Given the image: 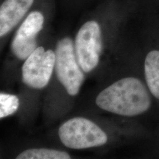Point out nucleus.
Listing matches in <instances>:
<instances>
[{"mask_svg": "<svg viewBox=\"0 0 159 159\" xmlns=\"http://www.w3.org/2000/svg\"><path fill=\"white\" fill-rule=\"evenodd\" d=\"M153 99L144 78L130 75L103 89L97 95L96 104L99 108L112 114L135 117L150 111Z\"/></svg>", "mask_w": 159, "mask_h": 159, "instance_id": "obj_1", "label": "nucleus"}, {"mask_svg": "<svg viewBox=\"0 0 159 159\" xmlns=\"http://www.w3.org/2000/svg\"><path fill=\"white\" fill-rule=\"evenodd\" d=\"M58 136L64 146L73 150L97 148L105 144L108 136L94 122L83 117H74L63 122Z\"/></svg>", "mask_w": 159, "mask_h": 159, "instance_id": "obj_2", "label": "nucleus"}, {"mask_svg": "<svg viewBox=\"0 0 159 159\" xmlns=\"http://www.w3.org/2000/svg\"><path fill=\"white\" fill-rule=\"evenodd\" d=\"M55 68L57 79L66 92L70 96H76L80 90L85 75L77 60L71 38L65 37L57 41Z\"/></svg>", "mask_w": 159, "mask_h": 159, "instance_id": "obj_3", "label": "nucleus"}, {"mask_svg": "<svg viewBox=\"0 0 159 159\" xmlns=\"http://www.w3.org/2000/svg\"><path fill=\"white\" fill-rule=\"evenodd\" d=\"M74 47L83 71L89 73L96 69L102 51V29L96 20H89L81 26L75 37Z\"/></svg>", "mask_w": 159, "mask_h": 159, "instance_id": "obj_4", "label": "nucleus"}, {"mask_svg": "<svg viewBox=\"0 0 159 159\" xmlns=\"http://www.w3.org/2000/svg\"><path fill=\"white\" fill-rule=\"evenodd\" d=\"M55 66V52L39 47L25 60L21 68L23 82L33 89H41L49 83Z\"/></svg>", "mask_w": 159, "mask_h": 159, "instance_id": "obj_5", "label": "nucleus"}, {"mask_svg": "<svg viewBox=\"0 0 159 159\" xmlns=\"http://www.w3.org/2000/svg\"><path fill=\"white\" fill-rule=\"evenodd\" d=\"M45 17L41 11L30 12L16 32L11 43L13 53L19 60H26L37 48V36L42 30Z\"/></svg>", "mask_w": 159, "mask_h": 159, "instance_id": "obj_6", "label": "nucleus"}, {"mask_svg": "<svg viewBox=\"0 0 159 159\" xmlns=\"http://www.w3.org/2000/svg\"><path fill=\"white\" fill-rule=\"evenodd\" d=\"M35 0H4L0 6V36L3 37L22 21Z\"/></svg>", "mask_w": 159, "mask_h": 159, "instance_id": "obj_7", "label": "nucleus"}, {"mask_svg": "<svg viewBox=\"0 0 159 159\" xmlns=\"http://www.w3.org/2000/svg\"><path fill=\"white\" fill-rule=\"evenodd\" d=\"M145 52L143 60V76L149 90L159 102V41Z\"/></svg>", "mask_w": 159, "mask_h": 159, "instance_id": "obj_8", "label": "nucleus"}, {"mask_svg": "<svg viewBox=\"0 0 159 159\" xmlns=\"http://www.w3.org/2000/svg\"><path fill=\"white\" fill-rule=\"evenodd\" d=\"M68 152L47 148H32L24 150L16 159H69Z\"/></svg>", "mask_w": 159, "mask_h": 159, "instance_id": "obj_9", "label": "nucleus"}, {"mask_svg": "<svg viewBox=\"0 0 159 159\" xmlns=\"http://www.w3.org/2000/svg\"><path fill=\"white\" fill-rule=\"evenodd\" d=\"M19 99L16 95L6 93H0V118L15 114L19 108Z\"/></svg>", "mask_w": 159, "mask_h": 159, "instance_id": "obj_10", "label": "nucleus"}]
</instances>
